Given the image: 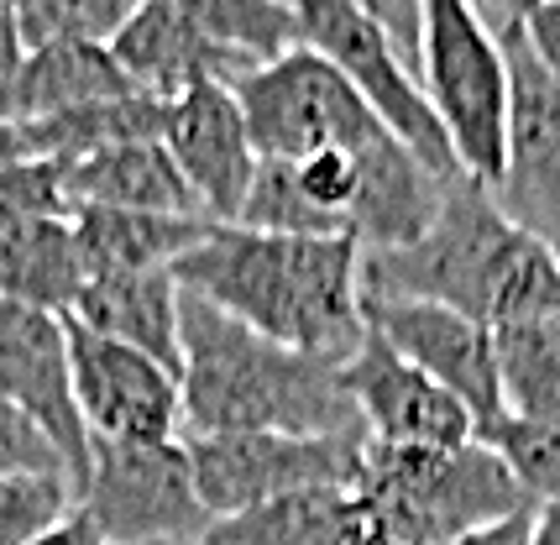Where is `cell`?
Here are the masks:
<instances>
[{"label": "cell", "mask_w": 560, "mask_h": 545, "mask_svg": "<svg viewBox=\"0 0 560 545\" xmlns=\"http://www.w3.org/2000/svg\"><path fill=\"white\" fill-rule=\"evenodd\" d=\"M173 278L184 294L215 304L257 336L336 368L366 341L362 247L351 236H268L215 225L173 263Z\"/></svg>", "instance_id": "6da1fadb"}, {"label": "cell", "mask_w": 560, "mask_h": 545, "mask_svg": "<svg viewBox=\"0 0 560 545\" xmlns=\"http://www.w3.org/2000/svg\"><path fill=\"white\" fill-rule=\"evenodd\" d=\"M362 294L430 299L488 331L513 321H560V263L509 221L488 184L451 178L435 225L415 247L362 252Z\"/></svg>", "instance_id": "7a4b0ae2"}, {"label": "cell", "mask_w": 560, "mask_h": 545, "mask_svg": "<svg viewBox=\"0 0 560 545\" xmlns=\"http://www.w3.org/2000/svg\"><path fill=\"white\" fill-rule=\"evenodd\" d=\"M184 436H366L341 368L184 294Z\"/></svg>", "instance_id": "3957f363"}, {"label": "cell", "mask_w": 560, "mask_h": 545, "mask_svg": "<svg viewBox=\"0 0 560 545\" xmlns=\"http://www.w3.org/2000/svg\"><path fill=\"white\" fill-rule=\"evenodd\" d=\"M357 494L372 503L393 545H451L471 530H488L498 520L535 509L513 467L488 441L451 451L366 441Z\"/></svg>", "instance_id": "277c9868"}, {"label": "cell", "mask_w": 560, "mask_h": 545, "mask_svg": "<svg viewBox=\"0 0 560 545\" xmlns=\"http://www.w3.org/2000/svg\"><path fill=\"white\" fill-rule=\"evenodd\" d=\"M415 74L435 121L451 137L462 174L498 189L509 169L513 79L503 37L482 22L471 0H424Z\"/></svg>", "instance_id": "5b68a950"}, {"label": "cell", "mask_w": 560, "mask_h": 545, "mask_svg": "<svg viewBox=\"0 0 560 545\" xmlns=\"http://www.w3.org/2000/svg\"><path fill=\"white\" fill-rule=\"evenodd\" d=\"M283 5L293 16L299 48L325 58L430 174L462 178L451 137H445V126L435 121L430 100L419 90L415 63L398 53V43L366 16L362 5H351V0H283Z\"/></svg>", "instance_id": "8992f818"}, {"label": "cell", "mask_w": 560, "mask_h": 545, "mask_svg": "<svg viewBox=\"0 0 560 545\" xmlns=\"http://www.w3.org/2000/svg\"><path fill=\"white\" fill-rule=\"evenodd\" d=\"M242 100L246 131L262 158H310L325 148L362 152L377 137H388V126L377 121V111L346 84L325 58L310 48H293L272 58L262 69L225 79Z\"/></svg>", "instance_id": "52a82bcc"}, {"label": "cell", "mask_w": 560, "mask_h": 545, "mask_svg": "<svg viewBox=\"0 0 560 545\" xmlns=\"http://www.w3.org/2000/svg\"><path fill=\"white\" fill-rule=\"evenodd\" d=\"M79 509L105 545H199L215 524L184 436L152 447H95Z\"/></svg>", "instance_id": "ba28073f"}, {"label": "cell", "mask_w": 560, "mask_h": 545, "mask_svg": "<svg viewBox=\"0 0 560 545\" xmlns=\"http://www.w3.org/2000/svg\"><path fill=\"white\" fill-rule=\"evenodd\" d=\"M372 436H184L210 520L315 488H357Z\"/></svg>", "instance_id": "9c48e42d"}, {"label": "cell", "mask_w": 560, "mask_h": 545, "mask_svg": "<svg viewBox=\"0 0 560 545\" xmlns=\"http://www.w3.org/2000/svg\"><path fill=\"white\" fill-rule=\"evenodd\" d=\"M73 398L95 447H152L184 436V389L178 372L147 351L121 347L69 321Z\"/></svg>", "instance_id": "30bf717a"}, {"label": "cell", "mask_w": 560, "mask_h": 545, "mask_svg": "<svg viewBox=\"0 0 560 545\" xmlns=\"http://www.w3.org/2000/svg\"><path fill=\"white\" fill-rule=\"evenodd\" d=\"M366 331L383 336L404 362H415L424 378H435L445 394H456L471 409L477 430L503 420V378H498V347L482 321L462 310H445L430 299H372L362 294Z\"/></svg>", "instance_id": "8fae6325"}, {"label": "cell", "mask_w": 560, "mask_h": 545, "mask_svg": "<svg viewBox=\"0 0 560 545\" xmlns=\"http://www.w3.org/2000/svg\"><path fill=\"white\" fill-rule=\"evenodd\" d=\"M0 398L22 409L63 451L73 483L84 488L95 441L73 398L69 321H58L48 310H26V304H0Z\"/></svg>", "instance_id": "7c38bea8"}, {"label": "cell", "mask_w": 560, "mask_h": 545, "mask_svg": "<svg viewBox=\"0 0 560 545\" xmlns=\"http://www.w3.org/2000/svg\"><path fill=\"white\" fill-rule=\"evenodd\" d=\"M341 389L357 404L366 436L377 447H419V451H451L477 441V420L456 394H445L435 378H424L415 362L366 331L351 362H341Z\"/></svg>", "instance_id": "4fadbf2b"}, {"label": "cell", "mask_w": 560, "mask_h": 545, "mask_svg": "<svg viewBox=\"0 0 560 545\" xmlns=\"http://www.w3.org/2000/svg\"><path fill=\"white\" fill-rule=\"evenodd\" d=\"M513 79L509 111V169L492 189L509 210L513 225H524L535 242H545L560 225V79L539 69L524 32L503 37Z\"/></svg>", "instance_id": "5bb4252c"}, {"label": "cell", "mask_w": 560, "mask_h": 545, "mask_svg": "<svg viewBox=\"0 0 560 545\" xmlns=\"http://www.w3.org/2000/svg\"><path fill=\"white\" fill-rule=\"evenodd\" d=\"M163 148L178 163L184 184L195 189L199 210L215 225L236 221L262 152L252 142L242 100H236V90L225 79H205L189 95L173 100L168 121H163Z\"/></svg>", "instance_id": "9a60e30c"}, {"label": "cell", "mask_w": 560, "mask_h": 545, "mask_svg": "<svg viewBox=\"0 0 560 545\" xmlns=\"http://www.w3.org/2000/svg\"><path fill=\"white\" fill-rule=\"evenodd\" d=\"M58 189L73 210H137V216H205L195 189L184 184L163 137L100 148L90 158L58 163ZM210 221V216H205Z\"/></svg>", "instance_id": "2e32d148"}, {"label": "cell", "mask_w": 560, "mask_h": 545, "mask_svg": "<svg viewBox=\"0 0 560 545\" xmlns=\"http://www.w3.org/2000/svg\"><path fill=\"white\" fill-rule=\"evenodd\" d=\"M137 95L105 43H43L16 58V69L0 79V121L37 126L69 116L100 100Z\"/></svg>", "instance_id": "e0dca14e"}, {"label": "cell", "mask_w": 560, "mask_h": 545, "mask_svg": "<svg viewBox=\"0 0 560 545\" xmlns=\"http://www.w3.org/2000/svg\"><path fill=\"white\" fill-rule=\"evenodd\" d=\"M69 321L147 351L168 372L184 368V289L173 272H95Z\"/></svg>", "instance_id": "ac0fdd59"}, {"label": "cell", "mask_w": 560, "mask_h": 545, "mask_svg": "<svg viewBox=\"0 0 560 545\" xmlns=\"http://www.w3.org/2000/svg\"><path fill=\"white\" fill-rule=\"evenodd\" d=\"M199 545H393L357 488H315L215 520Z\"/></svg>", "instance_id": "d6986e66"}, {"label": "cell", "mask_w": 560, "mask_h": 545, "mask_svg": "<svg viewBox=\"0 0 560 545\" xmlns=\"http://www.w3.org/2000/svg\"><path fill=\"white\" fill-rule=\"evenodd\" d=\"M90 283L73 216H16L0 221V304H26L69 321Z\"/></svg>", "instance_id": "ffe728a7"}, {"label": "cell", "mask_w": 560, "mask_h": 545, "mask_svg": "<svg viewBox=\"0 0 560 545\" xmlns=\"http://www.w3.org/2000/svg\"><path fill=\"white\" fill-rule=\"evenodd\" d=\"M105 48L126 74V84L158 105H173L195 84L220 79V58L199 43V32L184 22V11L173 0H147Z\"/></svg>", "instance_id": "44dd1931"}, {"label": "cell", "mask_w": 560, "mask_h": 545, "mask_svg": "<svg viewBox=\"0 0 560 545\" xmlns=\"http://www.w3.org/2000/svg\"><path fill=\"white\" fill-rule=\"evenodd\" d=\"M84 268L95 272H173L184 252H195L215 221L205 216H137V210H73Z\"/></svg>", "instance_id": "7402d4cb"}, {"label": "cell", "mask_w": 560, "mask_h": 545, "mask_svg": "<svg viewBox=\"0 0 560 545\" xmlns=\"http://www.w3.org/2000/svg\"><path fill=\"white\" fill-rule=\"evenodd\" d=\"M199 43L220 58V79L262 69L299 48V32L283 0H173Z\"/></svg>", "instance_id": "603a6c76"}, {"label": "cell", "mask_w": 560, "mask_h": 545, "mask_svg": "<svg viewBox=\"0 0 560 545\" xmlns=\"http://www.w3.org/2000/svg\"><path fill=\"white\" fill-rule=\"evenodd\" d=\"M503 415L560 425V321H513L492 331Z\"/></svg>", "instance_id": "cb8c5ba5"}, {"label": "cell", "mask_w": 560, "mask_h": 545, "mask_svg": "<svg viewBox=\"0 0 560 545\" xmlns=\"http://www.w3.org/2000/svg\"><path fill=\"white\" fill-rule=\"evenodd\" d=\"M147 0H32L16 26H22V48L43 43H110Z\"/></svg>", "instance_id": "d4e9b609"}, {"label": "cell", "mask_w": 560, "mask_h": 545, "mask_svg": "<svg viewBox=\"0 0 560 545\" xmlns=\"http://www.w3.org/2000/svg\"><path fill=\"white\" fill-rule=\"evenodd\" d=\"M73 509L79 483L69 472H11L0 477V545H32Z\"/></svg>", "instance_id": "484cf974"}, {"label": "cell", "mask_w": 560, "mask_h": 545, "mask_svg": "<svg viewBox=\"0 0 560 545\" xmlns=\"http://www.w3.org/2000/svg\"><path fill=\"white\" fill-rule=\"evenodd\" d=\"M477 441H488L509 462L518 488L529 494V503L560 509V425H529V420L503 415V420L482 425Z\"/></svg>", "instance_id": "4316f807"}, {"label": "cell", "mask_w": 560, "mask_h": 545, "mask_svg": "<svg viewBox=\"0 0 560 545\" xmlns=\"http://www.w3.org/2000/svg\"><path fill=\"white\" fill-rule=\"evenodd\" d=\"M11 472H69V462L22 409H11L0 398V477H11Z\"/></svg>", "instance_id": "83f0119b"}, {"label": "cell", "mask_w": 560, "mask_h": 545, "mask_svg": "<svg viewBox=\"0 0 560 545\" xmlns=\"http://www.w3.org/2000/svg\"><path fill=\"white\" fill-rule=\"evenodd\" d=\"M351 5H362L366 16L383 26L393 43H398V53L415 63V53H419V22H424V0H351Z\"/></svg>", "instance_id": "f1b7e54d"}, {"label": "cell", "mask_w": 560, "mask_h": 545, "mask_svg": "<svg viewBox=\"0 0 560 545\" xmlns=\"http://www.w3.org/2000/svg\"><path fill=\"white\" fill-rule=\"evenodd\" d=\"M524 43L539 58V69L560 79V0H539L535 16L524 22Z\"/></svg>", "instance_id": "f546056e"}, {"label": "cell", "mask_w": 560, "mask_h": 545, "mask_svg": "<svg viewBox=\"0 0 560 545\" xmlns=\"http://www.w3.org/2000/svg\"><path fill=\"white\" fill-rule=\"evenodd\" d=\"M451 545H535V509H524L513 520H498L488 530H471V535H462Z\"/></svg>", "instance_id": "4dcf8cb0"}, {"label": "cell", "mask_w": 560, "mask_h": 545, "mask_svg": "<svg viewBox=\"0 0 560 545\" xmlns=\"http://www.w3.org/2000/svg\"><path fill=\"white\" fill-rule=\"evenodd\" d=\"M477 11H482V22L498 32V37H509V32H524V22L535 16L539 0H471Z\"/></svg>", "instance_id": "1f68e13d"}, {"label": "cell", "mask_w": 560, "mask_h": 545, "mask_svg": "<svg viewBox=\"0 0 560 545\" xmlns=\"http://www.w3.org/2000/svg\"><path fill=\"white\" fill-rule=\"evenodd\" d=\"M32 545H105V535L95 530V520H90L84 509H73V514H63L52 530H43Z\"/></svg>", "instance_id": "d6a6232c"}, {"label": "cell", "mask_w": 560, "mask_h": 545, "mask_svg": "<svg viewBox=\"0 0 560 545\" xmlns=\"http://www.w3.org/2000/svg\"><path fill=\"white\" fill-rule=\"evenodd\" d=\"M22 26H16V16L11 11H0V79L16 69V58H22Z\"/></svg>", "instance_id": "836d02e7"}, {"label": "cell", "mask_w": 560, "mask_h": 545, "mask_svg": "<svg viewBox=\"0 0 560 545\" xmlns=\"http://www.w3.org/2000/svg\"><path fill=\"white\" fill-rule=\"evenodd\" d=\"M535 545H560V509L535 503Z\"/></svg>", "instance_id": "e575fe53"}, {"label": "cell", "mask_w": 560, "mask_h": 545, "mask_svg": "<svg viewBox=\"0 0 560 545\" xmlns=\"http://www.w3.org/2000/svg\"><path fill=\"white\" fill-rule=\"evenodd\" d=\"M26 5H32V0H0V11H11V16H22Z\"/></svg>", "instance_id": "d590c367"}]
</instances>
